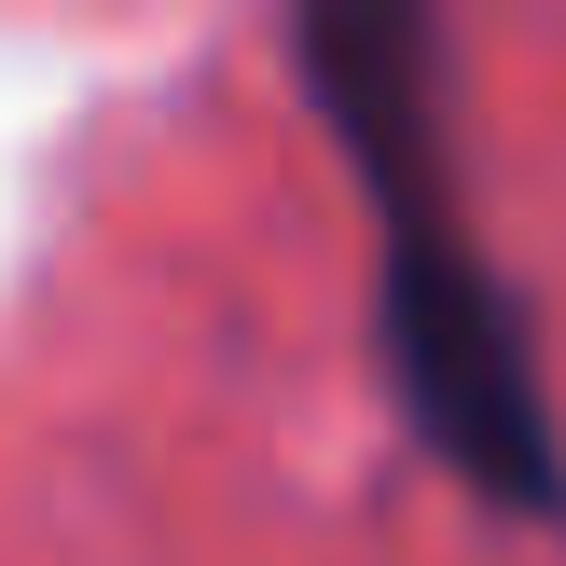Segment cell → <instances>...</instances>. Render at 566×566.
I'll return each mask as SVG.
<instances>
[{
  "label": "cell",
  "instance_id": "cell-1",
  "mask_svg": "<svg viewBox=\"0 0 566 566\" xmlns=\"http://www.w3.org/2000/svg\"><path fill=\"white\" fill-rule=\"evenodd\" d=\"M387 276H374V318H387V374H401V415L442 442L470 497L497 512H566V442H553V387L525 359L512 291L484 276V249L457 235L442 193H401L374 208Z\"/></svg>",
  "mask_w": 566,
  "mask_h": 566
}]
</instances>
